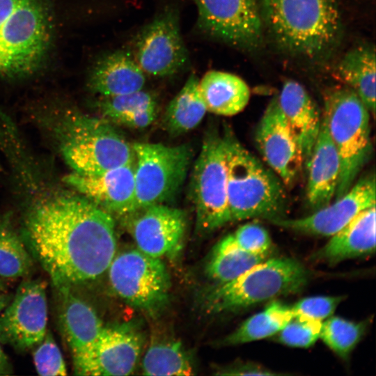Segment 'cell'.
I'll list each match as a JSON object with an SVG mask.
<instances>
[{
  "label": "cell",
  "mask_w": 376,
  "mask_h": 376,
  "mask_svg": "<svg viewBox=\"0 0 376 376\" xmlns=\"http://www.w3.org/2000/svg\"><path fill=\"white\" fill-rule=\"evenodd\" d=\"M26 198L24 233L57 288L94 280L116 253L113 217L75 191L47 182L25 157L14 163Z\"/></svg>",
  "instance_id": "obj_1"
},
{
  "label": "cell",
  "mask_w": 376,
  "mask_h": 376,
  "mask_svg": "<svg viewBox=\"0 0 376 376\" xmlns=\"http://www.w3.org/2000/svg\"><path fill=\"white\" fill-rule=\"evenodd\" d=\"M58 153L71 172L94 175L135 161L132 144L113 125L70 107L45 118Z\"/></svg>",
  "instance_id": "obj_2"
},
{
  "label": "cell",
  "mask_w": 376,
  "mask_h": 376,
  "mask_svg": "<svg viewBox=\"0 0 376 376\" xmlns=\"http://www.w3.org/2000/svg\"><path fill=\"white\" fill-rule=\"evenodd\" d=\"M263 26L283 50L308 58L326 56L342 34L341 0H259Z\"/></svg>",
  "instance_id": "obj_3"
},
{
  "label": "cell",
  "mask_w": 376,
  "mask_h": 376,
  "mask_svg": "<svg viewBox=\"0 0 376 376\" xmlns=\"http://www.w3.org/2000/svg\"><path fill=\"white\" fill-rule=\"evenodd\" d=\"M227 166L230 221L249 219L272 221L285 217L283 182L250 152L229 130L223 135Z\"/></svg>",
  "instance_id": "obj_4"
},
{
  "label": "cell",
  "mask_w": 376,
  "mask_h": 376,
  "mask_svg": "<svg viewBox=\"0 0 376 376\" xmlns=\"http://www.w3.org/2000/svg\"><path fill=\"white\" fill-rule=\"evenodd\" d=\"M52 34L45 0H0V77L35 72L46 58Z\"/></svg>",
  "instance_id": "obj_5"
},
{
  "label": "cell",
  "mask_w": 376,
  "mask_h": 376,
  "mask_svg": "<svg viewBox=\"0 0 376 376\" xmlns=\"http://www.w3.org/2000/svg\"><path fill=\"white\" fill-rule=\"evenodd\" d=\"M308 273L297 260L267 258L235 279L217 283L205 295L203 306L207 313L242 310L280 296L301 290Z\"/></svg>",
  "instance_id": "obj_6"
},
{
  "label": "cell",
  "mask_w": 376,
  "mask_h": 376,
  "mask_svg": "<svg viewBox=\"0 0 376 376\" xmlns=\"http://www.w3.org/2000/svg\"><path fill=\"white\" fill-rule=\"evenodd\" d=\"M370 113L348 86L335 88L325 93L323 114L340 162L335 199L350 189L370 159Z\"/></svg>",
  "instance_id": "obj_7"
},
{
  "label": "cell",
  "mask_w": 376,
  "mask_h": 376,
  "mask_svg": "<svg viewBox=\"0 0 376 376\" xmlns=\"http://www.w3.org/2000/svg\"><path fill=\"white\" fill-rule=\"evenodd\" d=\"M107 271L113 292L132 306L155 315L168 304L171 280L161 258L127 249L116 253Z\"/></svg>",
  "instance_id": "obj_8"
},
{
  "label": "cell",
  "mask_w": 376,
  "mask_h": 376,
  "mask_svg": "<svg viewBox=\"0 0 376 376\" xmlns=\"http://www.w3.org/2000/svg\"><path fill=\"white\" fill-rule=\"evenodd\" d=\"M190 193L198 232L210 233L230 222L224 139L215 132L203 141L193 168Z\"/></svg>",
  "instance_id": "obj_9"
},
{
  "label": "cell",
  "mask_w": 376,
  "mask_h": 376,
  "mask_svg": "<svg viewBox=\"0 0 376 376\" xmlns=\"http://www.w3.org/2000/svg\"><path fill=\"white\" fill-rule=\"evenodd\" d=\"M132 146L136 210L169 201L185 181L191 162V149L187 145L170 146L143 142Z\"/></svg>",
  "instance_id": "obj_10"
},
{
  "label": "cell",
  "mask_w": 376,
  "mask_h": 376,
  "mask_svg": "<svg viewBox=\"0 0 376 376\" xmlns=\"http://www.w3.org/2000/svg\"><path fill=\"white\" fill-rule=\"evenodd\" d=\"M130 52L148 77H169L185 68L189 54L178 10L168 7L145 25L135 37Z\"/></svg>",
  "instance_id": "obj_11"
},
{
  "label": "cell",
  "mask_w": 376,
  "mask_h": 376,
  "mask_svg": "<svg viewBox=\"0 0 376 376\" xmlns=\"http://www.w3.org/2000/svg\"><path fill=\"white\" fill-rule=\"evenodd\" d=\"M198 30L231 47L253 50L261 45L263 24L257 0H193Z\"/></svg>",
  "instance_id": "obj_12"
},
{
  "label": "cell",
  "mask_w": 376,
  "mask_h": 376,
  "mask_svg": "<svg viewBox=\"0 0 376 376\" xmlns=\"http://www.w3.org/2000/svg\"><path fill=\"white\" fill-rule=\"evenodd\" d=\"M46 283L28 280L0 313V343L25 351L37 345L47 333Z\"/></svg>",
  "instance_id": "obj_13"
},
{
  "label": "cell",
  "mask_w": 376,
  "mask_h": 376,
  "mask_svg": "<svg viewBox=\"0 0 376 376\" xmlns=\"http://www.w3.org/2000/svg\"><path fill=\"white\" fill-rule=\"evenodd\" d=\"M137 249L158 258L173 257L182 248L186 214L164 203L139 208L122 217Z\"/></svg>",
  "instance_id": "obj_14"
},
{
  "label": "cell",
  "mask_w": 376,
  "mask_h": 376,
  "mask_svg": "<svg viewBox=\"0 0 376 376\" xmlns=\"http://www.w3.org/2000/svg\"><path fill=\"white\" fill-rule=\"evenodd\" d=\"M375 177L369 174L354 182L334 203L297 219L285 217L272 223L283 228L313 235L332 236L364 210L375 205Z\"/></svg>",
  "instance_id": "obj_15"
},
{
  "label": "cell",
  "mask_w": 376,
  "mask_h": 376,
  "mask_svg": "<svg viewBox=\"0 0 376 376\" xmlns=\"http://www.w3.org/2000/svg\"><path fill=\"white\" fill-rule=\"evenodd\" d=\"M255 140L267 164L285 185H292L304 163L299 146L276 96L270 100L259 121Z\"/></svg>",
  "instance_id": "obj_16"
},
{
  "label": "cell",
  "mask_w": 376,
  "mask_h": 376,
  "mask_svg": "<svg viewBox=\"0 0 376 376\" xmlns=\"http://www.w3.org/2000/svg\"><path fill=\"white\" fill-rule=\"evenodd\" d=\"M142 345V335L132 324L104 326L75 373L93 376L129 375L136 368Z\"/></svg>",
  "instance_id": "obj_17"
},
{
  "label": "cell",
  "mask_w": 376,
  "mask_h": 376,
  "mask_svg": "<svg viewBox=\"0 0 376 376\" xmlns=\"http://www.w3.org/2000/svg\"><path fill=\"white\" fill-rule=\"evenodd\" d=\"M134 162L94 175L70 172L63 182L113 216L136 210Z\"/></svg>",
  "instance_id": "obj_18"
},
{
  "label": "cell",
  "mask_w": 376,
  "mask_h": 376,
  "mask_svg": "<svg viewBox=\"0 0 376 376\" xmlns=\"http://www.w3.org/2000/svg\"><path fill=\"white\" fill-rule=\"evenodd\" d=\"M59 322L72 354L75 371L85 360L104 326L95 311L68 287L58 288Z\"/></svg>",
  "instance_id": "obj_19"
},
{
  "label": "cell",
  "mask_w": 376,
  "mask_h": 376,
  "mask_svg": "<svg viewBox=\"0 0 376 376\" xmlns=\"http://www.w3.org/2000/svg\"><path fill=\"white\" fill-rule=\"evenodd\" d=\"M305 164L308 170L306 198L314 211L328 205L334 198L340 169L339 156L324 114L319 134Z\"/></svg>",
  "instance_id": "obj_20"
},
{
  "label": "cell",
  "mask_w": 376,
  "mask_h": 376,
  "mask_svg": "<svg viewBox=\"0 0 376 376\" xmlns=\"http://www.w3.org/2000/svg\"><path fill=\"white\" fill-rule=\"evenodd\" d=\"M146 77L130 51L118 49L96 61L89 72L88 86L100 97L114 96L143 89Z\"/></svg>",
  "instance_id": "obj_21"
},
{
  "label": "cell",
  "mask_w": 376,
  "mask_h": 376,
  "mask_svg": "<svg viewBox=\"0 0 376 376\" xmlns=\"http://www.w3.org/2000/svg\"><path fill=\"white\" fill-rule=\"evenodd\" d=\"M276 97L306 164L320 129L322 116L318 107L305 88L293 80L286 81Z\"/></svg>",
  "instance_id": "obj_22"
},
{
  "label": "cell",
  "mask_w": 376,
  "mask_h": 376,
  "mask_svg": "<svg viewBox=\"0 0 376 376\" xmlns=\"http://www.w3.org/2000/svg\"><path fill=\"white\" fill-rule=\"evenodd\" d=\"M315 254L314 259L335 265L345 260L375 251V205L368 207L331 236Z\"/></svg>",
  "instance_id": "obj_23"
},
{
  "label": "cell",
  "mask_w": 376,
  "mask_h": 376,
  "mask_svg": "<svg viewBox=\"0 0 376 376\" xmlns=\"http://www.w3.org/2000/svg\"><path fill=\"white\" fill-rule=\"evenodd\" d=\"M198 89L207 111L220 116L240 113L250 98L246 82L227 72L208 71L198 80Z\"/></svg>",
  "instance_id": "obj_24"
},
{
  "label": "cell",
  "mask_w": 376,
  "mask_h": 376,
  "mask_svg": "<svg viewBox=\"0 0 376 376\" xmlns=\"http://www.w3.org/2000/svg\"><path fill=\"white\" fill-rule=\"evenodd\" d=\"M338 77L354 91L370 113L375 112V50L361 45L347 52L336 70Z\"/></svg>",
  "instance_id": "obj_25"
},
{
  "label": "cell",
  "mask_w": 376,
  "mask_h": 376,
  "mask_svg": "<svg viewBox=\"0 0 376 376\" xmlns=\"http://www.w3.org/2000/svg\"><path fill=\"white\" fill-rule=\"evenodd\" d=\"M198 80L196 75L191 73L166 107L164 124L173 135L196 128L207 112L199 92Z\"/></svg>",
  "instance_id": "obj_26"
},
{
  "label": "cell",
  "mask_w": 376,
  "mask_h": 376,
  "mask_svg": "<svg viewBox=\"0 0 376 376\" xmlns=\"http://www.w3.org/2000/svg\"><path fill=\"white\" fill-rule=\"evenodd\" d=\"M293 318L291 307L273 301L263 311L245 320L221 341L224 345H236L272 337Z\"/></svg>",
  "instance_id": "obj_27"
},
{
  "label": "cell",
  "mask_w": 376,
  "mask_h": 376,
  "mask_svg": "<svg viewBox=\"0 0 376 376\" xmlns=\"http://www.w3.org/2000/svg\"><path fill=\"white\" fill-rule=\"evenodd\" d=\"M269 256L257 255L240 249L231 234L214 247L205 266L207 275L217 283L230 281Z\"/></svg>",
  "instance_id": "obj_28"
},
{
  "label": "cell",
  "mask_w": 376,
  "mask_h": 376,
  "mask_svg": "<svg viewBox=\"0 0 376 376\" xmlns=\"http://www.w3.org/2000/svg\"><path fill=\"white\" fill-rule=\"evenodd\" d=\"M143 375H191L192 362L182 343L175 339L154 340L142 361Z\"/></svg>",
  "instance_id": "obj_29"
},
{
  "label": "cell",
  "mask_w": 376,
  "mask_h": 376,
  "mask_svg": "<svg viewBox=\"0 0 376 376\" xmlns=\"http://www.w3.org/2000/svg\"><path fill=\"white\" fill-rule=\"evenodd\" d=\"M32 265L31 257L9 219L0 218V276L16 279L25 276Z\"/></svg>",
  "instance_id": "obj_30"
},
{
  "label": "cell",
  "mask_w": 376,
  "mask_h": 376,
  "mask_svg": "<svg viewBox=\"0 0 376 376\" xmlns=\"http://www.w3.org/2000/svg\"><path fill=\"white\" fill-rule=\"evenodd\" d=\"M365 327L363 322L330 316L322 322L320 338L338 356L347 359L363 336Z\"/></svg>",
  "instance_id": "obj_31"
},
{
  "label": "cell",
  "mask_w": 376,
  "mask_h": 376,
  "mask_svg": "<svg viewBox=\"0 0 376 376\" xmlns=\"http://www.w3.org/2000/svg\"><path fill=\"white\" fill-rule=\"evenodd\" d=\"M97 103L100 116L113 125L124 115L157 109V97L144 89L123 95L100 97Z\"/></svg>",
  "instance_id": "obj_32"
},
{
  "label": "cell",
  "mask_w": 376,
  "mask_h": 376,
  "mask_svg": "<svg viewBox=\"0 0 376 376\" xmlns=\"http://www.w3.org/2000/svg\"><path fill=\"white\" fill-rule=\"evenodd\" d=\"M320 321L293 317L276 336V340L288 346L306 348L320 338Z\"/></svg>",
  "instance_id": "obj_33"
},
{
  "label": "cell",
  "mask_w": 376,
  "mask_h": 376,
  "mask_svg": "<svg viewBox=\"0 0 376 376\" xmlns=\"http://www.w3.org/2000/svg\"><path fill=\"white\" fill-rule=\"evenodd\" d=\"M33 352V363L42 376L66 375L67 368L61 352L50 332L46 333Z\"/></svg>",
  "instance_id": "obj_34"
},
{
  "label": "cell",
  "mask_w": 376,
  "mask_h": 376,
  "mask_svg": "<svg viewBox=\"0 0 376 376\" xmlns=\"http://www.w3.org/2000/svg\"><path fill=\"white\" fill-rule=\"evenodd\" d=\"M235 244L242 250L257 255L269 256L272 241L267 230L261 225L247 223L231 234Z\"/></svg>",
  "instance_id": "obj_35"
},
{
  "label": "cell",
  "mask_w": 376,
  "mask_h": 376,
  "mask_svg": "<svg viewBox=\"0 0 376 376\" xmlns=\"http://www.w3.org/2000/svg\"><path fill=\"white\" fill-rule=\"evenodd\" d=\"M343 297L315 296L304 298L290 306L293 317L322 322L331 316Z\"/></svg>",
  "instance_id": "obj_36"
},
{
  "label": "cell",
  "mask_w": 376,
  "mask_h": 376,
  "mask_svg": "<svg viewBox=\"0 0 376 376\" xmlns=\"http://www.w3.org/2000/svg\"><path fill=\"white\" fill-rule=\"evenodd\" d=\"M218 375H277L275 372H272L265 368L253 363H235L230 366H225L217 370Z\"/></svg>",
  "instance_id": "obj_37"
},
{
  "label": "cell",
  "mask_w": 376,
  "mask_h": 376,
  "mask_svg": "<svg viewBox=\"0 0 376 376\" xmlns=\"http://www.w3.org/2000/svg\"><path fill=\"white\" fill-rule=\"evenodd\" d=\"M10 371L11 368L8 357L0 346V375L10 374Z\"/></svg>",
  "instance_id": "obj_38"
},
{
  "label": "cell",
  "mask_w": 376,
  "mask_h": 376,
  "mask_svg": "<svg viewBox=\"0 0 376 376\" xmlns=\"http://www.w3.org/2000/svg\"><path fill=\"white\" fill-rule=\"evenodd\" d=\"M11 298L9 295L0 292V313L10 302Z\"/></svg>",
  "instance_id": "obj_39"
}]
</instances>
